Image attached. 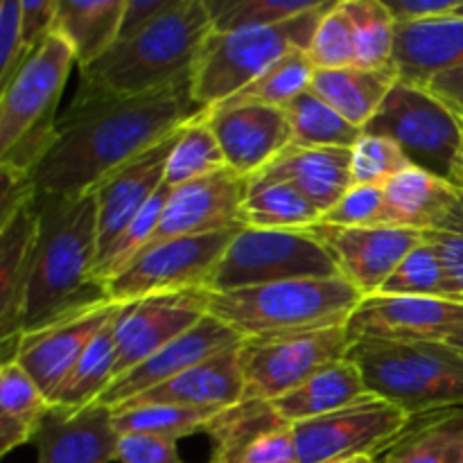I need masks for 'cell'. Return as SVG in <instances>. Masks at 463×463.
Returning a JSON list of instances; mask_svg holds the SVG:
<instances>
[{
    "mask_svg": "<svg viewBox=\"0 0 463 463\" xmlns=\"http://www.w3.org/2000/svg\"><path fill=\"white\" fill-rule=\"evenodd\" d=\"M176 0H127L125 16H122L120 39H129L131 34L147 27L165 12H170ZM118 39V41H120Z\"/></svg>",
    "mask_w": 463,
    "mask_h": 463,
    "instance_id": "f5cc1de1",
    "label": "cell"
},
{
    "mask_svg": "<svg viewBox=\"0 0 463 463\" xmlns=\"http://www.w3.org/2000/svg\"><path fill=\"white\" fill-rule=\"evenodd\" d=\"M312 233L324 242L337 265L339 276L362 297H375L398 269L407 253L425 240V231L405 226H346L315 224Z\"/></svg>",
    "mask_w": 463,
    "mask_h": 463,
    "instance_id": "2e32d148",
    "label": "cell"
},
{
    "mask_svg": "<svg viewBox=\"0 0 463 463\" xmlns=\"http://www.w3.org/2000/svg\"><path fill=\"white\" fill-rule=\"evenodd\" d=\"M383 463H384V459H383Z\"/></svg>",
    "mask_w": 463,
    "mask_h": 463,
    "instance_id": "680465c9",
    "label": "cell"
},
{
    "mask_svg": "<svg viewBox=\"0 0 463 463\" xmlns=\"http://www.w3.org/2000/svg\"><path fill=\"white\" fill-rule=\"evenodd\" d=\"M319 224L369 229V226H393V217L383 188L353 185L328 213H324Z\"/></svg>",
    "mask_w": 463,
    "mask_h": 463,
    "instance_id": "bcb514c9",
    "label": "cell"
},
{
    "mask_svg": "<svg viewBox=\"0 0 463 463\" xmlns=\"http://www.w3.org/2000/svg\"><path fill=\"white\" fill-rule=\"evenodd\" d=\"M410 416L384 398L362 401L321 419L292 425L298 463H339L355 457H380L410 425Z\"/></svg>",
    "mask_w": 463,
    "mask_h": 463,
    "instance_id": "7c38bea8",
    "label": "cell"
},
{
    "mask_svg": "<svg viewBox=\"0 0 463 463\" xmlns=\"http://www.w3.org/2000/svg\"><path fill=\"white\" fill-rule=\"evenodd\" d=\"M339 463H383V455L375 457H355V459H346V461H339Z\"/></svg>",
    "mask_w": 463,
    "mask_h": 463,
    "instance_id": "9f6ffc18",
    "label": "cell"
},
{
    "mask_svg": "<svg viewBox=\"0 0 463 463\" xmlns=\"http://www.w3.org/2000/svg\"><path fill=\"white\" fill-rule=\"evenodd\" d=\"M240 463H298L292 428L276 430V432L258 439Z\"/></svg>",
    "mask_w": 463,
    "mask_h": 463,
    "instance_id": "816d5d0a",
    "label": "cell"
},
{
    "mask_svg": "<svg viewBox=\"0 0 463 463\" xmlns=\"http://www.w3.org/2000/svg\"><path fill=\"white\" fill-rule=\"evenodd\" d=\"M373 396L414 416L463 410V355L446 342L360 339L348 348Z\"/></svg>",
    "mask_w": 463,
    "mask_h": 463,
    "instance_id": "277c9868",
    "label": "cell"
},
{
    "mask_svg": "<svg viewBox=\"0 0 463 463\" xmlns=\"http://www.w3.org/2000/svg\"><path fill=\"white\" fill-rule=\"evenodd\" d=\"M208 315V292L154 294L131 303H120L113 333H116V383L134 371L163 346L197 326Z\"/></svg>",
    "mask_w": 463,
    "mask_h": 463,
    "instance_id": "4fadbf2b",
    "label": "cell"
},
{
    "mask_svg": "<svg viewBox=\"0 0 463 463\" xmlns=\"http://www.w3.org/2000/svg\"><path fill=\"white\" fill-rule=\"evenodd\" d=\"M118 463H185L179 441L156 434H122L118 441Z\"/></svg>",
    "mask_w": 463,
    "mask_h": 463,
    "instance_id": "c3c4849f",
    "label": "cell"
},
{
    "mask_svg": "<svg viewBox=\"0 0 463 463\" xmlns=\"http://www.w3.org/2000/svg\"><path fill=\"white\" fill-rule=\"evenodd\" d=\"M407 167L411 165L402 149L383 136L362 134V138L351 147L353 185L384 188L387 181H392Z\"/></svg>",
    "mask_w": 463,
    "mask_h": 463,
    "instance_id": "ee69618b",
    "label": "cell"
},
{
    "mask_svg": "<svg viewBox=\"0 0 463 463\" xmlns=\"http://www.w3.org/2000/svg\"><path fill=\"white\" fill-rule=\"evenodd\" d=\"M59 0H21V30L27 54L36 52L54 32Z\"/></svg>",
    "mask_w": 463,
    "mask_h": 463,
    "instance_id": "681fc988",
    "label": "cell"
},
{
    "mask_svg": "<svg viewBox=\"0 0 463 463\" xmlns=\"http://www.w3.org/2000/svg\"><path fill=\"white\" fill-rule=\"evenodd\" d=\"M324 0L312 12L269 27L238 32H213L203 43L193 75V93L202 107L211 109L242 93L260 80L276 61L294 50L310 48L321 16L328 12Z\"/></svg>",
    "mask_w": 463,
    "mask_h": 463,
    "instance_id": "52a82bcc",
    "label": "cell"
},
{
    "mask_svg": "<svg viewBox=\"0 0 463 463\" xmlns=\"http://www.w3.org/2000/svg\"><path fill=\"white\" fill-rule=\"evenodd\" d=\"M463 68V18L446 16L396 25L393 71L407 84L428 86L430 80Z\"/></svg>",
    "mask_w": 463,
    "mask_h": 463,
    "instance_id": "cb8c5ba5",
    "label": "cell"
},
{
    "mask_svg": "<svg viewBox=\"0 0 463 463\" xmlns=\"http://www.w3.org/2000/svg\"><path fill=\"white\" fill-rule=\"evenodd\" d=\"M362 134L393 140L411 167L463 188V122L425 86L398 80Z\"/></svg>",
    "mask_w": 463,
    "mask_h": 463,
    "instance_id": "ba28073f",
    "label": "cell"
},
{
    "mask_svg": "<svg viewBox=\"0 0 463 463\" xmlns=\"http://www.w3.org/2000/svg\"><path fill=\"white\" fill-rule=\"evenodd\" d=\"M446 344H448V346H452V348H455V351L459 353V355H463V330H461V333H457L455 337H450V339H448Z\"/></svg>",
    "mask_w": 463,
    "mask_h": 463,
    "instance_id": "11a10c76",
    "label": "cell"
},
{
    "mask_svg": "<svg viewBox=\"0 0 463 463\" xmlns=\"http://www.w3.org/2000/svg\"><path fill=\"white\" fill-rule=\"evenodd\" d=\"M213 34L206 0H176L175 7L129 39L113 43L80 80L118 95H145L193 80L203 43Z\"/></svg>",
    "mask_w": 463,
    "mask_h": 463,
    "instance_id": "3957f363",
    "label": "cell"
},
{
    "mask_svg": "<svg viewBox=\"0 0 463 463\" xmlns=\"http://www.w3.org/2000/svg\"><path fill=\"white\" fill-rule=\"evenodd\" d=\"M378 294L384 297H420V298H450L446 283V271L437 249L423 240L411 249L405 260L398 265L392 279ZM452 301V298H450Z\"/></svg>",
    "mask_w": 463,
    "mask_h": 463,
    "instance_id": "b9f144b4",
    "label": "cell"
},
{
    "mask_svg": "<svg viewBox=\"0 0 463 463\" xmlns=\"http://www.w3.org/2000/svg\"><path fill=\"white\" fill-rule=\"evenodd\" d=\"M249 181L251 179L224 167L215 175L175 188L163 208L161 222L149 247L165 240L240 229Z\"/></svg>",
    "mask_w": 463,
    "mask_h": 463,
    "instance_id": "e0dca14e",
    "label": "cell"
},
{
    "mask_svg": "<svg viewBox=\"0 0 463 463\" xmlns=\"http://www.w3.org/2000/svg\"><path fill=\"white\" fill-rule=\"evenodd\" d=\"M75 52L52 32L0 90V165L30 176L50 149Z\"/></svg>",
    "mask_w": 463,
    "mask_h": 463,
    "instance_id": "8992f818",
    "label": "cell"
},
{
    "mask_svg": "<svg viewBox=\"0 0 463 463\" xmlns=\"http://www.w3.org/2000/svg\"><path fill=\"white\" fill-rule=\"evenodd\" d=\"M176 134L167 136L165 140L136 156L134 161L113 170L89 193L93 194L95 206H98V258L116 242L118 235L138 217L149 199L161 190Z\"/></svg>",
    "mask_w": 463,
    "mask_h": 463,
    "instance_id": "ffe728a7",
    "label": "cell"
},
{
    "mask_svg": "<svg viewBox=\"0 0 463 463\" xmlns=\"http://www.w3.org/2000/svg\"><path fill=\"white\" fill-rule=\"evenodd\" d=\"M432 95H437L452 113L463 122V68H455L437 75L425 86Z\"/></svg>",
    "mask_w": 463,
    "mask_h": 463,
    "instance_id": "db71d44e",
    "label": "cell"
},
{
    "mask_svg": "<svg viewBox=\"0 0 463 463\" xmlns=\"http://www.w3.org/2000/svg\"><path fill=\"white\" fill-rule=\"evenodd\" d=\"M52 401L16 360L0 366V455L32 443Z\"/></svg>",
    "mask_w": 463,
    "mask_h": 463,
    "instance_id": "f546056e",
    "label": "cell"
},
{
    "mask_svg": "<svg viewBox=\"0 0 463 463\" xmlns=\"http://www.w3.org/2000/svg\"><path fill=\"white\" fill-rule=\"evenodd\" d=\"M170 193L172 188H167V185L163 184L161 190L149 199L147 206L138 213V217H136V220L118 235L116 242L98 258V265H95L93 271L95 283L104 288L107 280H111L113 276L120 274L122 269H127L140 253L147 251L149 244H152L154 240V233H156L158 229V222H161L163 208H165L167 199H170Z\"/></svg>",
    "mask_w": 463,
    "mask_h": 463,
    "instance_id": "ab89813d",
    "label": "cell"
},
{
    "mask_svg": "<svg viewBox=\"0 0 463 463\" xmlns=\"http://www.w3.org/2000/svg\"><path fill=\"white\" fill-rule=\"evenodd\" d=\"M324 0H206L213 32L256 30L279 25L317 9Z\"/></svg>",
    "mask_w": 463,
    "mask_h": 463,
    "instance_id": "f35d334b",
    "label": "cell"
},
{
    "mask_svg": "<svg viewBox=\"0 0 463 463\" xmlns=\"http://www.w3.org/2000/svg\"><path fill=\"white\" fill-rule=\"evenodd\" d=\"M455 16H461L463 18V3L459 5V9H457V12H455Z\"/></svg>",
    "mask_w": 463,
    "mask_h": 463,
    "instance_id": "6f0895ef",
    "label": "cell"
},
{
    "mask_svg": "<svg viewBox=\"0 0 463 463\" xmlns=\"http://www.w3.org/2000/svg\"><path fill=\"white\" fill-rule=\"evenodd\" d=\"M335 276H339V269L333 256L310 229L280 231L242 226L231 238L208 292H233L283 280Z\"/></svg>",
    "mask_w": 463,
    "mask_h": 463,
    "instance_id": "9c48e42d",
    "label": "cell"
},
{
    "mask_svg": "<svg viewBox=\"0 0 463 463\" xmlns=\"http://www.w3.org/2000/svg\"><path fill=\"white\" fill-rule=\"evenodd\" d=\"M208 463H211V461H208Z\"/></svg>",
    "mask_w": 463,
    "mask_h": 463,
    "instance_id": "91938a15",
    "label": "cell"
},
{
    "mask_svg": "<svg viewBox=\"0 0 463 463\" xmlns=\"http://www.w3.org/2000/svg\"><path fill=\"white\" fill-rule=\"evenodd\" d=\"M220 410H197L179 405H134L113 410L118 434H156L181 441L202 432Z\"/></svg>",
    "mask_w": 463,
    "mask_h": 463,
    "instance_id": "74e56055",
    "label": "cell"
},
{
    "mask_svg": "<svg viewBox=\"0 0 463 463\" xmlns=\"http://www.w3.org/2000/svg\"><path fill=\"white\" fill-rule=\"evenodd\" d=\"M362 294L342 276L298 279L260 288L208 292V315L249 337L344 326Z\"/></svg>",
    "mask_w": 463,
    "mask_h": 463,
    "instance_id": "5b68a950",
    "label": "cell"
},
{
    "mask_svg": "<svg viewBox=\"0 0 463 463\" xmlns=\"http://www.w3.org/2000/svg\"><path fill=\"white\" fill-rule=\"evenodd\" d=\"M292 428L274 410L271 401L242 398L217 411L202 432L211 439V463H240L258 439Z\"/></svg>",
    "mask_w": 463,
    "mask_h": 463,
    "instance_id": "f1b7e54d",
    "label": "cell"
},
{
    "mask_svg": "<svg viewBox=\"0 0 463 463\" xmlns=\"http://www.w3.org/2000/svg\"><path fill=\"white\" fill-rule=\"evenodd\" d=\"M317 68L312 66L310 57L306 50H294V52L285 54L280 61H276L260 80L253 81L249 89L235 98L253 99V102L269 104V107L285 109L307 93L315 80Z\"/></svg>",
    "mask_w": 463,
    "mask_h": 463,
    "instance_id": "60d3db41",
    "label": "cell"
},
{
    "mask_svg": "<svg viewBox=\"0 0 463 463\" xmlns=\"http://www.w3.org/2000/svg\"><path fill=\"white\" fill-rule=\"evenodd\" d=\"M118 315V312H116ZM113 317L109 324L98 330L86 351L77 360L75 369L52 396V405L63 410H84L104 396L116 378V333H113Z\"/></svg>",
    "mask_w": 463,
    "mask_h": 463,
    "instance_id": "836d02e7",
    "label": "cell"
},
{
    "mask_svg": "<svg viewBox=\"0 0 463 463\" xmlns=\"http://www.w3.org/2000/svg\"><path fill=\"white\" fill-rule=\"evenodd\" d=\"M383 3L396 25H405V23H425L452 16L463 0H383Z\"/></svg>",
    "mask_w": 463,
    "mask_h": 463,
    "instance_id": "f907efd6",
    "label": "cell"
},
{
    "mask_svg": "<svg viewBox=\"0 0 463 463\" xmlns=\"http://www.w3.org/2000/svg\"><path fill=\"white\" fill-rule=\"evenodd\" d=\"M206 111L193 80L145 95H118L81 81L54 125L30 179L39 197H84L102 179Z\"/></svg>",
    "mask_w": 463,
    "mask_h": 463,
    "instance_id": "6da1fadb",
    "label": "cell"
},
{
    "mask_svg": "<svg viewBox=\"0 0 463 463\" xmlns=\"http://www.w3.org/2000/svg\"><path fill=\"white\" fill-rule=\"evenodd\" d=\"M34 203L39 242L23 310V333L109 301L93 279L99 253L93 194L75 199L36 194Z\"/></svg>",
    "mask_w": 463,
    "mask_h": 463,
    "instance_id": "7a4b0ae2",
    "label": "cell"
},
{
    "mask_svg": "<svg viewBox=\"0 0 463 463\" xmlns=\"http://www.w3.org/2000/svg\"><path fill=\"white\" fill-rule=\"evenodd\" d=\"M393 226L430 231L455 202L459 188L419 167H407L384 184Z\"/></svg>",
    "mask_w": 463,
    "mask_h": 463,
    "instance_id": "1f68e13d",
    "label": "cell"
},
{
    "mask_svg": "<svg viewBox=\"0 0 463 463\" xmlns=\"http://www.w3.org/2000/svg\"><path fill=\"white\" fill-rule=\"evenodd\" d=\"M242 226L249 229L306 231L321 222V211L292 184L256 176L242 203Z\"/></svg>",
    "mask_w": 463,
    "mask_h": 463,
    "instance_id": "d6a6232c",
    "label": "cell"
},
{
    "mask_svg": "<svg viewBox=\"0 0 463 463\" xmlns=\"http://www.w3.org/2000/svg\"><path fill=\"white\" fill-rule=\"evenodd\" d=\"M353 25L355 66L392 71L396 50V21L383 0H342Z\"/></svg>",
    "mask_w": 463,
    "mask_h": 463,
    "instance_id": "d590c367",
    "label": "cell"
},
{
    "mask_svg": "<svg viewBox=\"0 0 463 463\" xmlns=\"http://www.w3.org/2000/svg\"><path fill=\"white\" fill-rule=\"evenodd\" d=\"M292 127L294 147H346L351 149L362 138V129L344 120L333 107L317 98L312 90L285 107Z\"/></svg>",
    "mask_w": 463,
    "mask_h": 463,
    "instance_id": "8d00e7d4",
    "label": "cell"
},
{
    "mask_svg": "<svg viewBox=\"0 0 463 463\" xmlns=\"http://www.w3.org/2000/svg\"><path fill=\"white\" fill-rule=\"evenodd\" d=\"M384 463H463V410L414 416L383 452Z\"/></svg>",
    "mask_w": 463,
    "mask_h": 463,
    "instance_id": "4dcf8cb0",
    "label": "cell"
},
{
    "mask_svg": "<svg viewBox=\"0 0 463 463\" xmlns=\"http://www.w3.org/2000/svg\"><path fill=\"white\" fill-rule=\"evenodd\" d=\"M425 240L437 249L446 271L448 294L463 303V188L434 229L425 231Z\"/></svg>",
    "mask_w": 463,
    "mask_h": 463,
    "instance_id": "f6af8a7d",
    "label": "cell"
},
{
    "mask_svg": "<svg viewBox=\"0 0 463 463\" xmlns=\"http://www.w3.org/2000/svg\"><path fill=\"white\" fill-rule=\"evenodd\" d=\"M21 18V0H5L0 5V90L30 59L23 43Z\"/></svg>",
    "mask_w": 463,
    "mask_h": 463,
    "instance_id": "7dc6e473",
    "label": "cell"
},
{
    "mask_svg": "<svg viewBox=\"0 0 463 463\" xmlns=\"http://www.w3.org/2000/svg\"><path fill=\"white\" fill-rule=\"evenodd\" d=\"M206 120L224 152L226 167L247 179L260 175L292 145L288 113L269 104L231 98L206 109Z\"/></svg>",
    "mask_w": 463,
    "mask_h": 463,
    "instance_id": "5bb4252c",
    "label": "cell"
},
{
    "mask_svg": "<svg viewBox=\"0 0 463 463\" xmlns=\"http://www.w3.org/2000/svg\"><path fill=\"white\" fill-rule=\"evenodd\" d=\"M307 57L317 71H339V68L355 66L353 25L342 0L330 5L328 12L321 16L307 48Z\"/></svg>",
    "mask_w": 463,
    "mask_h": 463,
    "instance_id": "7bdbcfd3",
    "label": "cell"
},
{
    "mask_svg": "<svg viewBox=\"0 0 463 463\" xmlns=\"http://www.w3.org/2000/svg\"><path fill=\"white\" fill-rule=\"evenodd\" d=\"M125 5L127 0H59L54 32L72 48L80 71L118 43Z\"/></svg>",
    "mask_w": 463,
    "mask_h": 463,
    "instance_id": "4316f807",
    "label": "cell"
},
{
    "mask_svg": "<svg viewBox=\"0 0 463 463\" xmlns=\"http://www.w3.org/2000/svg\"><path fill=\"white\" fill-rule=\"evenodd\" d=\"M351 348L346 324L303 333L249 337L240 344L244 398L279 401L326 366L344 360Z\"/></svg>",
    "mask_w": 463,
    "mask_h": 463,
    "instance_id": "30bf717a",
    "label": "cell"
},
{
    "mask_svg": "<svg viewBox=\"0 0 463 463\" xmlns=\"http://www.w3.org/2000/svg\"><path fill=\"white\" fill-rule=\"evenodd\" d=\"M398 81L396 71H364V68H339L317 71L310 90L333 107L344 120L364 129L387 99Z\"/></svg>",
    "mask_w": 463,
    "mask_h": 463,
    "instance_id": "83f0119b",
    "label": "cell"
},
{
    "mask_svg": "<svg viewBox=\"0 0 463 463\" xmlns=\"http://www.w3.org/2000/svg\"><path fill=\"white\" fill-rule=\"evenodd\" d=\"M242 229V226H240ZM238 229L158 242L140 253L127 269L104 283L111 303H131L154 294L208 292L213 274Z\"/></svg>",
    "mask_w": 463,
    "mask_h": 463,
    "instance_id": "8fae6325",
    "label": "cell"
},
{
    "mask_svg": "<svg viewBox=\"0 0 463 463\" xmlns=\"http://www.w3.org/2000/svg\"><path fill=\"white\" fill-rule=\"evenodd\" d=\"M118 441L113 410L99 402L75 411L52 405L32 439L36 463H111Z\"/></svg>",
    "mask_w": 463,
    "mask_h": 463,
    "instance_id": "44dd1931",
    "label": "cell"
},
{
    "mask_svg": "<svg viewBox=\"0 0 463 463\" xmlns=\"http://www.w3.org/2000/svg\"><path fill=\"white\" fill-rule=\"evenodd\" d=\"M258 176L292 184L319 208L324 217V213H328L353 188L351 149L289 145Z\"/></svg>",
    "mask_w": 463,
    "mask_h": 463,
    "instance_id": "d4e9b609",
    "label": "cell"
},
{
    "mask_svg": "<svg viewBox=\"0 0 463 463\" xmlns=\"http://www.w3.org/2000/svg\"><path fill=\"white\" fill-rule=\"evenodd\" d=\"M348 339L378 342H448L463 330V303L450 298H362L346 321Z\"/></svg>",
    "mask_w": 463,
    "mask_h": 463,
    "instance_id": "9a60e30c",
    "label": "cell"
},
{
    "mask_svg": "<svg viewBox=\"0 0 463 463\" xmlns=\"http://www.w3.org/2000/svg\"><path fill=\"white\" fill-rule=\"evenodd\" d=\"M118 310H120V303L104 301L43 328L23 333L18 337L12 360H16L52 401L54 393L75 369L77 360L86 351L90 339L116 317Z\"/></svg>",
    "mask_w": 463,
    "mask_h": 463,
    "instance_id": "ac0fdd59",
    "label": "cell"
},
{
    "mask_svg": "<svg viewBox=\"0 0 463 463\" xmlns=\"http://www.w3.org/2000/svg\"><path fill=\"white\" fill-rule=\"evenodd\" d=\"M240 342H242V335L235 333L231 326H226L217 317L206 315L197 326L172 339L167 346L154 353L149 360H145L134 371L111 383V387L104 392V396L98 402L111 407V410H118L125 402H129L131 398L140 396V393L149 392L158 384L170 383L172 378L181 375L184 371L202 364L208 357L217 355L226 348L238 346Z\"/></svg>",
    "mask_w": 463,
    "mask_h": 463,
    "instance_id": "d6986e66",
    "label": "cell"
},
{
    "mask_svg": "<svg viewBox=\"0 0 463 463\" xmlns=\"http://www.w3.org/2000/svg\"><path fill=\"white\" fill-rule=\"evenodd\" d=\"M39 242V211L32 199L9 222L0 224V344L9 362L23 333L27 288Z\"/></svg>",
    "mask_w": 463,
    "mask_h": 463,
    "instance_id": "7402d4cb",
    "label": "cell"
},
{
    "mask_svg": "<svg viewBox=\"0 0 463 463\" xmlns=\"http://www.w3.org/2000/svg\"><path fill=\"white\" fill-rule=\"evenodd\" d=\"M366 393L369 389L360 369L348 357H344L321 369L294 392L285 393L279 401H271V405L285 423L297 425L344 410L362 401Z\"/></svg>",
    "mask_w": 463,
    "mask_h": 463,
    "instance_id": "484cf974",
    "label": "cell"
},
{
    "mask_svg": "<svg viewBox=\"0 0 463 463\" xmlns=\"http://www.w3.org/2000/svg\"><path fill=\"white\" fill-rule=\"evenodd\" d=\"M242 344V342H240ZM240 344L184 371L170 383L158 384L122 407L179 405L197 410H224L244 398V375L240 366ZM118 407V410H122Z\"/></svg>",
    "mask_w": 463,
    "mask_h": 463,
    "instance_id": "603a6c76",
    "label": "cell"
},
{
    "mask_svg": "<svg viewBox=\"0 0 463 463\" xmlns=\"http://www.w3.org/2000/svg\"><path fill=\"white\" fill-rule=\"evenodd\" d=\"M224 167V152H222L213 129L208 127L206 111H203L202 116L181 127V131L176 134L175 147H172L170 158H167L163 184L175 190L179 185L190 184V181L215 175Z\"/></svg>",
    "mask_w": 463,
    "mask_h": 463,
    "instance_id": "e575fe53",
    "label": "cell"
}]
</instances>
